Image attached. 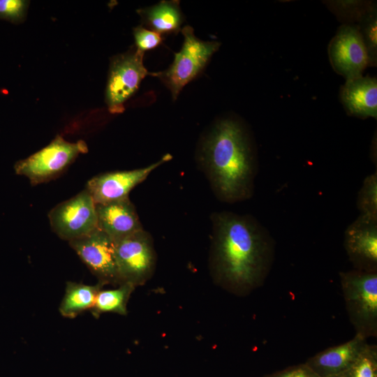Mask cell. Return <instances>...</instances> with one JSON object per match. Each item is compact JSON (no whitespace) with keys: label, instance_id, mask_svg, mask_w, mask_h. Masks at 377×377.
<instances>
[{"label":"cell","instance_id":"12","mask_svg":"<svg viewBox=\"0 0 377 377\" xmlns=\"http://www.w3.org/2000/svg\"><path fill=\"white\" fill-rule=\"evenodd\" d=\"M343 245L355 269L377 272V217L360 214L346 229Z\"/></svg>","mask_w":377,"mask_h":377},{"label":"cell","instance_id":"18","mask_svg":"<svg viewBox=\"0 0 377 377\" xmlns=\"http://www.w3.org/2000/svg\"><path fill=\"white\" fill-rule=\"evenodd\" d=\"M135 286L124 283L117 288L103 290L98 292L94 306L90 309L95 318H98L103 313H116L126 315L127 304Z\"/></svg>","mask_w":377,"mask_h":377},{"label":"cell","instance_id":"21","mask_svg":"<svg viewBox=\"0 0 377 377\" xmlns=\"http://www.w3.org/2000/svg\"><path fill=\"white\" fill-rule=\"evenodd\" d=\"M359 31L364 43L369 65L376 64V13L374 9L364 13Z\"/></svg>","mask_w":377,"mask_h":377},{"label":"cell","instance_id":"6","mask_svg":"<svg viewBox=\"0 0 377 377\" xmlns=\"http://www.w3.org/2000/svg\"><path fill=\"white\" fill-rule=\"evenodd\" d=\"M115 260L120 284L143 285L151 277L156 264L150 235L142 229L116 242Z\"/></svg>","mask_w":377,"mask_h":377},{"label":"cell","instance_id":"19","mask_svg":"<svg viewBox=\"0 0 377 377\" xmlns=\"http://www.w3.org/2000/svg\"><path fill=\"white\" fill-rule=\"evenodd\" d=\"M339 377H377V346L367 343L355 361Z\"/></svg>","mask_w":377,"mask_h":377},{"label":"cell","instance_id":"4","mask_svg":"<svg viewBox=\"0 0 377 377\" xmlns=\"http://www.w3.org/2000/svg\"><path fill=\"white\" fill-rule=\"evenodd\" d=\"M184 42L179 52L175 54L172 64L166 70L149 75L158 78L170 91L175 100L186 84L195 78L205 68L221 43L198 38L190 26L182 29Z\"/></svg>","mask_w":377,"mask_h":377},{"label":"cell","instance_id":"22","mask_svg":"<svg viewBox=\"0 0 377 377\" xmlns=\"http://www.w3.org/2000/svg\"><path fill=\"white\" fill-rule=\"evenodd\" d=\"M28 6V1L0 0V20L20 23L25 18Z\"/></svg>","mask_w":377,"mask_h":377},{"label":"cell","instance_id":"3","mask_svg":"<svg viewBox=\"0 0 377 377\" xmlns=\"http://www.w3.org/2000/svg\"><path fill=\"white\" fill-rule=\"evenodd\" d=\"M349 320L364 339L377 336V272L353 269L339 272Z\"/></svg>","mask_w":377,"mask_h":377},{"label":"cell","instance_id":"14","mask_svg":"<svg viewBox=\"0 0 377 377\" xmlns=\"http://www.w3.org/2000/svg\"><path fill=\"white\" fill-rule=\"evenodd\" d=\"M96 205L98 228L115 242L143 229L129 198Z\"/></svg>","mask_w":377,"mask_h":377},{"label":"cell","instance_id":"2","mask_svg":"<svg viewBox=\"0 0 377 377\" xmlns=\"http://www.w3.org/2000/svg\"><path fill=\"white\" fill-rule=\"evenodd\" d=\"M201 161L221 200L232 203L252 196L257 161L239 123L232 119L219 121L203 143Z\"/></svg>","mask_w":377,"mask_h":377},{"label":"cell","instance_id":"17","mask_svg":"<svg viewBox=\"0 0 377 377\" xmlns=\"http://www.w3.org/2000/svg\"><path fill=\"white\" fill-rule=\"evenodd\" d=\"M103 286L100 282L94 286L67 282L65 294L59 309L61 316L73 318L83 311L90 310L94 304L97 294Z\"/></svg>","mask_w":377,"mask_h":377},{"label":"cell","instance_id":"20","mask_svg":"<svg viewBox=\"0 0 377 377\" xmlns=\"http://www.w3.org/2000/svg\"><path fill=\"white\" fill-rule=\"evenodd\" d=\"M360 214L377 217V172L365 177L357 197Z\"/></svg>","mask_w":377,"mask_h":377},{"label":"cell","instance_id":"16","mask_svg":"<svg viewBox=\"0 0 377 377\" xmlns=\"http://www.w3.org/2000/svg\"><path fill=\"white\" fill-rule=\"evenodd\" d=\"M143 24L160 35L177 34L184 22L179 1H161L137 10Z\"/></svg>","mask_w":377,"mask_h":377},{"label":"cell","instance_id":"24","mask_svg":"<svg viewBox=\"0 0 377 377\" xmlns=\"http://www.w3.org/2000/svg\"><path fill=\"white\" fill-rule=\"evenodd\" d=\"M264 377H320L305 363L289 367Z\"/></svg>","mask_w":377,"mask_h":377},{"label":"cell","instance_id":"9","mask_svg":"<svg viewBox=\"0 0 377 377\" xmlns=\"http://www.w3.org/2000/svg\"><path fill=\"white\" fill-rule=\"evenodd\" d=\"M68 242L91 272L98 279V282L103 285H120L115 260V242L106 233L97 228Z\"/></svg>","mask_w":377,"mask_h":377},{"label":"cell","instance_id":"10","mask_svg":"<svg viewBox=\"0 0 377 377\" xmlns=\"http://www.w3.org/2000/svg\"><path fill=\"white\" fill-rule=\"evenodd\" d=\"M172 158L170 154H166L158 161L145 168L100 174L87 182L86 189L96 204L128 198V194L134 187L146 179L154 170Z\"/></svg>","mask_w":377,"mask_h":377},{"label":"cell","instance_id":"8","mask_svg":"<svg viewBox=\"0 0 377 377\" xmlns=\"http://www.w3.org/2000/svg\"><path fill=\"white\" fill-rule=\"evenodd\" d=\"M48 218L53 232L68 242L98 228L96 205L86 188L55 206Z\"/></svg>","mask_w":377,"mask_h":377},{"label":"cell","instance_id":"1","mask_svg":"<svg viewBox=\"0 0 377 377\" xmlns=\"http://www.w3.org/2000/svg\"><path fill=\"white\" fill-rule=\"evenodd\" d=\"M212 264L217 281L237 294H246L260 286L274 258L273 237L251 215L230 212L212 216Z\"/></svg>","mask_w":377,"mask_h":377},{"label":"cell","instance_id":"7","mask_svg":"<svg viewBox=\"0 0 377 377\" xmlns=\"http://www.w3.org/2000/svg\"><path fill=\"white\" fill-rule=\"evenodd\" d=\"M144 52L136 48L111 59L105 89V103L112 114L124 111V103L138 89L149 73L143 64Z\"/></svg>","mask_w":377,"mask_h":377},{"label":"cell","instance_id":"15","mask_svg":"<svg viewBox=\"0 0 377 377\" xmlns=\"http://www.w3.org/2000/svg\"><path fill=\"white\" fill-rule=\"evenodd\" d=\"M341 100L348 114L360 118L377 117V80L362 75L347 80Z\"/></svg>","mask_w":377,"mask_h":377},{"label":"cell","instance_id":"23","mask_svg":"<svg viewBox=\"0 0 377 377\" xmlns=\"http://www.w3.org/2000/svg\"><path fill=\"white\" fill-rule=\"evenodd\" d=\"M133 32L135 48L142 52L156 48L163 41L161 35L142 26L135 27Z\"/></svg>","mask_w":377,"mask_h":377},{"label":"cell","instance_id":"11","mask_svg":"<svg viewBox=\"0 0 377 377\" xmlns=\"http://www.w3.org/2000/svg\"><path fill=\"white\" fill-rule=\"evenodd\" d=\"M328 52L334 71L346 80L361 76L369 65L364 43L355 25L341 27L330 42Z\"/></svg>","mask_w":377,"mask_h":377},{"label":"cell","instance_id":"5","mask_svg":"<svg viewBox=\"0 0 377 377\" xmlns=\"http://www.w3.org/2000/svg\"><path fill=\"white\" fill-rule=\"evenodd\" d=\"M87 151V145L83 140L70 142L57 136L46 147L18 161L14 169L16 174L27 177L32 185H38L57 177L79 154Z\"/></svg>","mask_w":377,"mask_h":377},{"label":"cell","instance_id":"13","mask_svg":"<svg viewBox=\"0 0 377 377\" xmlns=\"http://www.w3.org/2000/svg\"><path fill=\"white\" fill-rule=\"evenodd\" d=\"M367 343L366 339L355 334L344 343L318 353L305 364L320 377H339L352 365Z\"/></svg>","mask_w":377,"mask_h":377}]
</instances>
